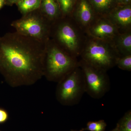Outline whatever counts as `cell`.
<instances>
[{"label":"cell","mask_w":131,"mask_h":131,"mask_svg":"<svg viewBox=\"0 0 131 131\" xmlns=\"http://www.w3.org/2000/svg\"><path fill=\"white\" fill-rule=\"evenodd\" d=\"M97 16L106 17L113 9L114 0H89Z\"/></svg>","instance_id":"4fadbf2b"},{"label":"cell","mask_w":131,"mask_h":131,"mask_svg":"<svg viewBox=\"0 0 131 131\" xmlns=\"http://www.w3.org/2000/svg\"><path fill=\"white\" fill-rule=\"evenodd\" d=\"M45 62L46 73L53 78H64L78 66L77 59L71 56L51 39L45 43Z\"/></svg>","instance_id":"277c9868"},{"label":"cell","mask_w":131,"mask_h":131,"mask_svg":"<svg viewBox=\"0 0 131 131\" xmlns=\"http://www.w3.org/2000/svg\"><path fill=\"white\" fill-rule=\"evenodd\" d=\"M45 43L16 32L0 37V66L14 74L39 71L43 65Z\"/></svg>","instance_id":"6da1fadb"},{"label":"cell","mask_w":131,"mask_h":131,"mask_svg":"<svg viewBox=\"0 0 131 131\" xmlns=\"http://www.w3.org/2000/svg\"><path fill=\"white\" fill-rule=\"evenodd\" d=\"M119 131H131V111L127 112L117 124Z\"/></svg>","instance_id":"2e32d148"},{"label":"cell","mask_w":131,"mask_h":131,"mask_svg":"<svg viewBox=\"0 0 131 131\" xmlns=\"http://www.w3.org/2000/svg\"><path fill=\"white\" fill-rule=\"evenodd\" d=\"M6 3V0H0V9L3 7Z\"/></svg>","instance_id":"44dd1931"},{"label":"cell","mask_w":131,"mask_h":131,"mask_svg":"<svg viewBox=\"0 0 131 131\" xmlns=\"http://www.w3.org/2000/svg\"><path fill=\"white\" fill-rule=\"evenodd\" d=\"M118 1L121 3H124V4H128L130 3L131 0H117Z\"/></svg>","instance_id":"7402d4cb"},{"label":"cell","mask_w":131,"mask_h":131,"mask_svg":"<svg viewBox=\"0 0 131 131\" xmlns=\"http://www.w3.org/2000/svg\"><path fill=\"white\" fill-rule=\"evenodd\" d=\"M64 79L59 90L60 99L70 105L78 104L85 93L84 76L79 65Z\"/></svg>","instance_id":"52a82bcc"},{"label":"cell","mask_w":131,"mask_h":131,"mask_svg":"<svg viewBox=\"0 0 131 131\" xmlns=\"http://www.w3.org/2000/svg\"><path fill=\"white\" fill-rule=\"evenodd\" d=\"M23 0H6V3L8 5H12L14 4H17Z\"/></svg>","instance_id":"ffe728a7"},{"label":"cell","mask_w":131,"mask_h":131,"mask_svg":"<svg viewBox=\"0 0 131 131\" xmlns=\"http://www.w3.org/2000/svg\"><path fill=\"white\" fill-rule=\"evenodd\" d=\"M6 113L4 111L0 110V122H4L7 118Z\"/></svg>","instance_id":"d6986e66"},{"label":"cell","mask_w":131,"mask_h":131,"mask_svg":"<svg viewBox=\"0 0 131 131\" xmlns=\"http://www.w3.org/2000/svg\"><path fill=\"white\" fill-rule=\"evenodd\" d=\"M87 35L71 17L62 18L52 24L50 39L71 56H80Z\"/></svg>","instance_id":"7a4b0ae2"},{"label":"cell","mask_w":131,"mask_h":131,"mask_svg":"<svg viewBox=\"0 0 131 131\" xmlns=\"http://www.w3.org/2000/svg\"><path fill=\"white\" fill-rule=\"evenodd\" d=\"M52 24L38 9L23 15L11 26L20 34L45 43L50 39Z\"/></svg>","instance_id":"5b68a950"},{"label":"cell","mask_w":131,"mask_h":131,"mask_svg":"<svg viewBox=\"0 0 131 131\" xmlns=\"http://www.w3.org/2000/svg\"><path fill=\"white\" fill-rule=\"evenodd\" d=\"M80 57L89 65L107 71L116 66L117 59L120 56L112 42L87 35Z\"/></svg>","instance_id":"3957f363"},{"label":"cell","mask_w":131,"mask_h":131,"mask_svg":"<svg viewBox=\"0 0 131 131\" xmlns=\"http://www.w3.org/2000/svg\"><path fill=\"white\" fill-rule=\"evenodd\" d=\"M87 35L100 40L112 42L119 34L118 29L105 17L96 16L85 31Z\"/></svg>","instance_id":"ba28073f"},{"label":"cell","mask_w":131,"mask_h":131,"mask_svg":"<svg viewBox=\"0 0 131 131\" xmlns=\"http://www.w3.org/2000/svg\"><path fill=\"white\" fill-rule=\"evenodd\" d=\"M116 66L123 70L131 71V55L120 57L117 59Z\"/></svg>","instance_id":"e0dca14e"},{"label":"cell","mask_w":131,"mask_h":131,"mask_svg":"<svg viewBox=\"0 0 131 131\" xmlns=\"http://www.w3.org/2000/svg\"><path fill=\"white\" fill-rule=\"evenodd\" d=\"M106 126V124L103 120L96 122H89L88 123L86 128L84 130L90 131H104Z\"/></svg>","instance_id":"ac0fdd59"},{"label":"cell","mask_w":131,"mask_h":131,"mask_svg":"<svg viewBox=\"0 0 131 131\" xmlns=\"http://www.w3.org/2000/svg\"><path fill=\"white\" fill-rule=\"evenodd\" d=\"M96 16L89 2L87 0H80L75 12L71 17L85 32Z\"/></svg>","instance_id":"30bf717a"},{"label":"cell","mask_w":131,"mask_h":131,"mask_svg":"<svg viewBox=\"0 0 131 131\" xmlns=\"http://www.w3.org/2000/svg\"><path fill=\"white\" fill-rule=\"evenodd\" d=\"M114 9L106 18L118 29L119 33L131 30V8L129 5Z\"/></svg>","instance_id":"9c48e42d"},{"label":"cell","mask_w":131,"mask_h":131,"mask_svg":"<svg viewBox=\"0 0 131 131\" xmlns=\"http://www.w3.org/2000/svg\"><path fill=\"white\" fill-rule=\"evenodd\" d=\"M39 9L42 14L52 24L62 18L57 0H41Z\"/></svg>","instance_id":"8fae6325"},{"label":"cell","mask_w":131,"mask_h":131,"mask_svg":"<svg viewBox=\"0 0 131 131\" xmlns=\"http://www.w3.org/2000/svg\"><path fill=\"white\" fill-rule=\"evenodd\" d=\"M112 43L120 56L131 55V30L119 34Z\"/></svg>","instance_id":"7c38bea8"},{"label":"cell","mask_w":131,"mask_h":131,"mask_svg":"<svg viewBox=\"0 0 131 131\" xmlns=\"http://www.w3.org/2000/svg\"><path fill=\"white\" fill-rule=\"evenodd\" d=\"M41 0H23L17 5L23 15L37 10L40 8Z\"/></svg>","instance_id":"5bb4252c"},{"label":"cell","mask_w":131,"mask_h":131,"mask_svg":"<svg viewBox=\"0 0 131 131\" xmlns=\"http://www.w3.org/2000/svg\"><path fill=\"white\" fill-rule=\"evenodd\" d=\"M73 131H83L82 130H79V131L74 130H73Z\"/></svg>","instance_id":"cb8c5ba5"},{"label":"cell","mask_w":131,"mask_h":131,"mask_svg":"<svg viewBox=\"0 0 131 131\" xmlns=\"http://www.w3.org/2000/svg\"><path fill=\"white\" fill-rule=\"evenodd\" d=\"M59 6L62 18L71 17L74 0H57Z\"/></svg>","instance_id":"9a60e30c"},{"label":"cell","mask_w":131,"mask_h":131,"mask_svg":"<svg viewBox=\"0 0 131 131\" xmlns=\"http://www.w3.org/2000/svg\"><path fill=\"white\" fill-rule=\"evenodd\" d=\"M111 131H119L118 127L117 125L116 127H115V129H114L113 130H112Z\"/></svg>","instance_id":"603a6c76"},{"label":"cell","mask_w":131,"mask_h":131,"mask_svg":"<svg viewBox=\"0 0 131 131\" xmlns=\"http://www.w3.org/2000/svg\"><path fill=\"white\" fill-rule=\"evenodd\" d=\"M78 65L84 76L85 93L94 99L103 97L110 88L107 71L94 68L81 59L78 61Z\"/></svg>","instance_id":"8992f818"}]
</instances>
